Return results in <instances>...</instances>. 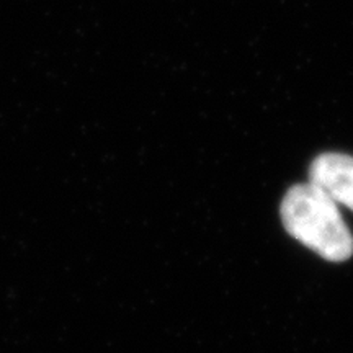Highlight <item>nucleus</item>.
<instances>
[{"mask_svg": "<svg viewBox=\"0 0 353 353\" xmlns=\"http://www.w3.org/2000/svg\"><path fill=\"white\" fill-rule=\"evenodd\" d=\"M281 221L290 236L329 262H343L353 254V236L339 205L319 187L293 185L281 201Z\"/></svg>", "mask_w": 353, "mask_h": 353, "instance_id": "nucleus-1", "label": "nucleus"}, {"mask_svg": "<svg viewBox=\"0 0 353 353\" xmlns=\"http://www.w3.org/2000/svg\"><path fill=\"white\" fill-rule=\"evenodd\" d=\"M309 182L327 193L337 205L353 210V157L327 152L314 159L309 169Z\"/></svg>", "mask_w": 353, "mask_h": 353, "instance_id": "nucleus-2", "label": "nucleus"}]
</instances>
